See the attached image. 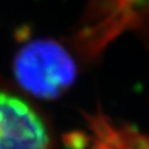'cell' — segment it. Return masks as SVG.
Here are the masks:
<instances>
[{
  "label": "cell",
  "instance_id": "6da1fadb",
  "mask_svg": "<svg viewBox=\"0 0 149 149\" xmlns=\"http://www.w3.org/2000/svg\"><path fill=\"white\" fill-rule=\"evenodd\" d=\"M14 74L22 90L41 100H56L73 85L77 67L68 51L54 40L26 44L14 58Z\"/></svg>",
  "mask_w": 149,
  "mask_h": 149
},
{
  "label": "cell",
  "instance_id": "7a4b0ae2",
  "mask_svg": "<svg viewBox=\"0 0 149 149\" xmlns=\"http://www.w3.org/2000/svg\"><path fill=\"white\" fill-rule=\"evenodd\" d=\"M44 118L30 102L0 88V149H50Z\"/></svg>",
  "mask_w": 149,
  "mask_h": 149
},
{
  "label": "cell",
  "instance_id": "3957f363",
  "mask_svg": "<svg viewBox=\"0 0 149 149\" xmlns=\"http://www.w3.org/2000/svg\"><path fill=\"white\" fill-rule=\"evenodd\" d=\"M120 1L128 6H133V5H142V4L147 3L148 0H120Z\"/></svg>",
  "mask_w": 149,
  "mask_h": 149
}]
</instances>
